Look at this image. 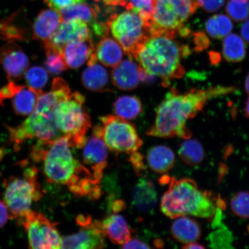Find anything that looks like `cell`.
<instances>
[{
	"mask_svg": "<svg viewBox=\"0 0 249 249\" xmlns=\"http://www.w3.org/2000/svg\"><path fill=\"white\" fill-rule=\"evenodd\" d=\"M39 142L33 149V158L42 161L43 173L49 182L66 185L78 197H100V183L73 157L66 136Z\"/></svg>",
	"mask_w": 249,
	"mask_h": 249,
	"instance_id": "obj_1",
	"label": "cell"
},
{
	"mask_svg": "<svg viewBox=\"0 0 249 249\" xmlns=\"http://www.w3.org/2000/svg\"><path fill=\"white\" fill-rule=\"evenodd\" d=\"M235 91L234 87L223 86L192 89L185 93L172 89L159 105L154 124L146 134L158 138L188 139L191 133L186 126L187 121L196 116L208 101Z\"/></svg>",
	"mask_w": 249,
	"mask_h": 249,
	"instance_id": "obj_2",
	"label": "cell"
},
{
	"mask_svg": "<svg viewBox=\"0 0 249 249\" xmlns=\"http://www.w3.org/2000/svg\"><path fill=\"white\" fill-rule=\"evenodd\" d=\"M188 46H182L167 36H149L139 52L136 60L149 74L162 79L164 86L171 80L185 73L180 61L189 54Z\"/></svg>",
	"mask_w": 249,
	"mask_h": 249,
	"instance_id": "obj_3",
	"label": "cell"
},
{
	"mask_svg": "<svg viewBox=\"0 0 249 249\" xmlns=\"http://www.w3.org/2000/svg\"><path fill=\"white\" fill-rule=\"evenodd\" d=\"M160 208L165 215L171 219L190 215L210 219L215 216L218 210L211 195L201 191L195 180L188 178H170Z\"/></svg>",
	"mask_w": 249,
	"mask_h": 249,
	"instance_id": "obj_4",
	"label": "cell"
},
{
	"mask_svg": "<svg viewBox=\"0 0 249 249\" xmlns=\"http://www.w3.org/2000/svg\"><path fill=\"white\" fill-rule=\"evenodd\" d=\"M85 97L73 92L59 102L54 109V120L62 135L67 137L71 147L82 148L86 142V134L91 127V120L83 107Z\"/></svg>",
	"mask_w": 249,
	"mask_h": 249,
	"instance_id": "obj_5",
	"label": "cell"
},
{
	"mask_svg": "<svg viewBox=\"0 0 249 249\" xmlns=\"http://www.w3.org/2000/svg\"><path fill=\"white\" fill-rule=\"evenodd\" d=\"M196 0H157L148 32L150 36H167L174 38L181 34L183 23L197 11Z\"/></svg>",
	"mask_w": 249,
	"mask_h": 249,
	"instance_id": "obj_6",
	"label": "cell"
},
{
	"mask_svg": "<svg viewBox=\"0 0 249 249\" xmlns=\"http://www.w3.org/2000/svg\"><path fill=\"white\" fill-rule=\"evenodd\" d=\"M37 174L36 167H30L23 177L12 176L4 180V202L12 217L20 219L30 210L33 202L42 197Z\"/></svg>",
	"mask_w": 249,
	"mask_h": 249,
	"instance_id": "obj_7",
	"label": "cell"
},
{
	"mask_svg": "<svg viewBox=\"0 0 249 249\" xmlns=\"http://www.w3.org/2000/svg\"><path fill=\"white\" fill-rule=\"evenodd\" d=\"M54 111H34L24 122L14 127L7 126L9 142L16 150H18L27 140L38 139L48 142L63 136L57 128L54 120Z\"/></svg>",
	"mask_w": 249,
	"mask_h": 249,
	"instance_id": "obj_8",
	"label": "cell"
},
{
	"mask_svg": "<svg viewBox=\"0 0 249 249\" xmlns=\"http://www.w3.org/2000/svg\"><path fill=\"white\" fill-rule=\"evenodd\" d=\"M107 25L124 53L136 60L140 49L150 36L143 21L138 15L127 11L111 17Z\"/></svg>",
	"mask_w": 249,
	"mask_h": 249,
	"instance_id": "obj_9",
	"label": "cell"
},
{
	"mask_svg": "<svg viewBox=\"0 0 249 249\" xmlns=\"http://www.w3.org/2000/svg\"><path fill=\"white\" fill-rule=\"evenodd\" d=\"M101 121L99 128L102 138L111 151L131 154L142 147V140L132 124L111 115L102 117Z\"/></svg>",
	"mask_w": 249,
	"mask_h": 249,
	"instance_id": "obj_10",
	"label": "cell"
},
{
	"mask_svg": "<svg viewBox=\"0 0 249 249\" xmlns=\"http://www.w3.org/2000/svg\"><path fill=\"white\" fill-rule=\"evenodd\" d=\"M20 221L27 233L30 248H62V238L55 223L44 214L30 210L20 218Z\"/></svg>",
	"mask_w": 249,
	"mask_h": 249,
	"instance_id": "obj_11",
	"label": "cell"
},
{
	"mask_svg": "<svg viewBox=\"0 0 249 249\" xmlns=\"http://www.w3.org/2000/svg\"><path fill=\"white\" fill-rule=\"evenodd\" d=\"M83 161L91 168L92 176L100 183L107 164V147L103 140L99 125L93 129V135L83 146Z\"/></svg>",
	"mask_w": 249,
	"mask_h": 249,
	"instance_id": "obj_12",
	"label": "cell"
},
{
	"mask_svg": "<svg viewBox=\"0 0 249 249\" xmlns=\"http://www.w3.org/2000/svg\"><path fill=\"white\" fill-rule=\"evenodd\" d=\"M82 227L79 232L62 238L61 249H99L105 247L107 234L102 222L92 220Z\"/></svg>",
	"mask_w": 249,
	"mask_h": 249,
	"instance_id": "obj_13",
	"label": "cell"
},
{
	"mask_svg": "<svg viewBox=\"0 0 249 249\" xmlns=\"http://www.w3.org/2000/svg\"><path fill=\"white\" fill-rule=\"evenodd\" d=\"M29 65L26 54L13 40L0 48V67L4 70L10 82L22 77Z\"/></svg>",
	"mask_w": 249,
	"mask_h": 249,
	"instance_id": "obj_14",
	"label": "cell"
},
{
	"mask_svg": "<svg viewBox=\"0 0 249 249\" xmlns=\"http://www.w3.org/2000/svg\"><path fill=\"white\" fill-rule=\"evenodd\" d=\"M90 38L91 30L88 24L82 20L74 19L61 22L48 41L62 51L63 47L68 43Z\"/></svg>",
	"mask_w": 249,
	"mask_h": 249,
	"instance_id": "obj_15",
	"label": "cell"
},
{
	"mask_svg": "<svg viewBox=\"0 0 249 249\" xmlns=\"http://www.w3.org/2000/svg\"><path fill=\"white\" fill-rule=\"evenodd\" d=\"M129 58L121 61L111 71V80L114 85L121 90H132L136 88L140 82L139 68L134 58Z\"/></svg>",
	"mask_w": 249,
	"mask_h": 249,
	"instance_id": "obj_16",
	"label": "cell"
},
{
	"mask_svg": "<svg viewBox=\"0 0 249 249\" xmlns=\"http://www.w3.org/2000/svg\"><path fill=\"white\" fill-rule=\"evenodd\" d=\"M95 51L91 38L67 43L62 48V54L68 67L77 69L88 61Z\"/></svg>",
	"mask_w": 249,
	"mask_h": 249,
	"instance_id": "obj_17",
	"label": "cell"
},
{
	"mask_svg": "<svg viewBox=\"0 0 249 249\" xmlns=\"http://www.w3.org/2000/svg\"><path fill=\"white\" fill-rule=\"evenodd\" d=\"M88 67L84 71L82 82L87 89L93 92L105 91L108 83L107 71L98 63L95 51L91 55L88 61Z\"/></svg>",
	"mask_w": 249,
	"mask_h": 249,
	"instance_id": "obj_18",
	"label": "cell"
},
{
	"mask_svg": "<svg viewBox=\"0 0 249 249\" xmlns=\"http://www.w3.org/2000/svg\"><path fill=\"white\" fill-rule=\"evenodd\" d=\"M61 22L58 11L50 9L40 12L33 25V38L43 42L47 41L51 39Z\"/></svg>",
	"mask_w": 249,
	"mask_h": 249,
	"instance_id": "obj_19",
	"label": "cell"
},
{
	"mask_svg": "<svg viewBox=\"0 0 249 249\" xmlns=\"http://www.w3.org/2000/svg\"><path fill=\"white\" fill-rule=\"evenodd\" d=\"M171 227L173 237L183 245L197 242L201 236V229L195 220L187 216L176 218Z\"/></svg>",
	"mask_w": 249,
	"mask_h": 249,
	"instance_id": "obj_20",
	"label": "cell"
},
{
	"mask_svg": "<svg viewBox=\"0 0 249 249\" xmlns=\"http://www.w3.org/2000/svg\"><path fill=\"white\" fill-rule=\"evenodd\" d=\"M157 199L154 183L148 179H140L132 193L133 203L137 209L142 213H150L154 209Z\"/></svg>",
	"mask_w": 249,
	"mask_h": 249,
	"instance_id": "obj_21",
	"label": "cell"
},
{
	"mask_svg": "<svg viewBox=\"0 0 249 249\" xmlns=\"http://www.w3.org/2000/svg\"><path fill=\"white\" fill-rule=\"evenodd\" d=\"M124 50L116 40L105 37L95 49L98 60L105 66L114 68L123 61Z\"/></svg>",
	"mask_w": 249,
	"mask_h": 249,
	"instance_id": "obj_22",
	"label": "cell"
},
{
	"mask_svg": "<svg viewBox=\"0 0 249 249\" xmlns=\"http://www.w3.org/2000/svg\"><path fill=\"white\" fill-rule=\"evenodd\" d=\"M102 223L106 234L114 244L124 245L131 239V232L123 216L111 214Z\"/></svg>",
	"mask_w": 249,
	"mask_h": 249,
	"instance_id": "obj_23",
	"label": "cell"
},
{
	"mask_svg": "<svg viewBox=\"0 0 249 249\" xmlns=\"http://www.w3.org/2000/svg\"><path fill=\"white\" fill-rule=\"evenodd\" d=\"M147 159L150 169L160 174L168 172L176 162L175 154L172 149L164 145L155 146L149 149Z\"/></svg>",
	"mask_w": 249,
	"mask_h": 249,
	"instance_id": "obj_24",
	"label": "cell"
},
{
	"mask_svg": "<svg viewBox=\"0 0 249 249\" xmlns=\"http://www.w3.org/2000/svg\"><path fill=\"white\" fill-rule=\"evenodd\" d=\"M43 92L24 86L12 98L15 113L21 116H29L35 109L39 96Z\"/></svg>",
	"mask_w": 249,
	"mask_h": 249,
	"instance_id": "obj_25",
	"label": "cell"
},
{
	"mask_svg": "<svg viewBox=\"0 0 249 249\" xmlns=\"http://www.w3.org/2000/svg\"><path fill=\"white\" fill-rule=\"evenodd\" d=\"M59 12L61 15L62 22L78 19L83 21L91 27L98 22L96 21L97 12L96 9L84 2L65 8Z\"/></svg>",
	"mask_w": 249,
	"mask_h": 249,
	"instance_id": "obj_26",
	"label": "cell"
},
{
	"mask_svg": "<svg viewBox=\"0 0 249 249\" xmlns=\"http://www.w3.org/2000/svg\"><path fill=\"white\" fill-rule=\"evenodd\" d=\"M223 54L226 60L230 62L244 60L247 54L244 39L237 34H229L223 40Z\"/></svg>",
	"mask_w": 249,
	"mask_h": 249,
	"instance_id": "obj_27",
	"label": "cell"
},
{
	"mask_svg": "<svg viewBox=\"0 0 249 249\" xmlns=\"http://www.w3.org/2000/svg\"><path fill=\"white\" fill-rule=\"evenodd\" d=\"M142 110V102L135 96H121L114 104V111L116 116L126 120L135 119Z\"/></svg>",
	"mask_w": 249,
	"mask_h": 249,
	"instance_id": "obj_28",
	"label": "cell"
},
{
	"mask_svg": "<svg viewBox=\"0 0 249 249\" xmlns=\"http://www.w3.org/2000/svg\"><path fill=\"white\" fill-rule=\"evenodd\" d=\"M178 154L180 159L187 165L196 166L203 161L205 152L200 142L188 139L180 145Z\"/></svg>",
	"mask_w": 249,
	"mask_h": 249,
	"instance_id": "obj_29",
	"label": "cell"
},
{
	"mask_svg": "<svg viewBox=\"0 0 249 249\" xmlns=\"http://www.w3.org/2000/svg\"><path fill=\"white\" fill-rule=\"evenodd\" d=\"M205 29L213 38L222 39L231 33L233 24L228 16L217 14L208 18Z\"/></svg>",
	"mask_w": 249,
	"mask_h": 249,
	"instance_id": "obj_30",
	"label": "cell"
},
{
	"mask_svg": "<svg viewBox=\"0 0 249 249\" xmlns=\"http://www.w3.org/2000/svg\"><path fill=\"white\" fill-rule=\"evenodd\" d=\"M157 0H127L124 7L133 12L144 23L148 31L152 21Z\"/></svg>",
	"mask_w": 249,
	"mask_h": 249,
	"instance_id": "obj_31",
	"label": "cell"
},
{
	"mask_svg": "<svg viewBox=\"0 0 249 249\" xmlns=\"http://www.w3.org/2000/svg\"><path fill=\"white\" fill-rule=\"evenodd\" d=\"M46 51L47 70L52 74H58L68 69L62 50L55 48L48 40L43 42Z\"/></svg>",
	"mask_w": 249,
	"mask_h": 249,
	"instance_id": "obj_32",
	"label": "cell"
},
{
	"mask_svg": "<svg viewBox=\"0 0 249 249\" xmlns=\"http://www.w3.org/2000/svg\"><path fill=\"white\" fill-rule=\"evenodd\" d=\"M29 35L26 29L14 22V17L0 21V38L26 40L29 38Z\"/></svg>",
	"mask_w": 249,
	"mask_h": 249,
	"instance_id": "obj_33",
	"label": "cell"
},
{
	"mask_svg": "<svg viewBox=\"0 0 249 249\" xmlns=\"http://www.w3.org/2000/svg\"><path fill=\"white\" fill-rule=\"evenodd\" d=\"M226 11L228 17L236 22L247 20L249 17V0H229Z\"/></svg>",
	"mask_w": 249,
	"mask_h": 249,
	"instance_id": "obj_34",
	"label": "cell"
},
{
	"mask_svg": "<svg viewBox=\"0 0 249 249\" xmlns=\"http://www.w3.org/2000/svg\"><path fill=\"white\" fill-rule=\"evenodd\" d=\"M231 210L236 216L249 219V192L243 191L233 196L231 202Z\"/></svg>",
	"mask_w": 249,
	"mask_h": 249,
	"instance_id": "obj_35",
	"label": "cell"
},
{
	"mask_svg": "<svg viewBox=\"0 0 249 249\" xmlns=\"http://www.w3.org/2000/svg\"><path fill=\"white\" fill-rule=\"evenodd\" d=\"M25 74V79L28 86L34 89L40 90L48 82V74L42 67H33L27 71Z\"/></svg>",
	"mask_w": 249,
	"mask_h": 249,
	"instance_id": "obj_36",
	"label": "cell"
},
{
	"mask_svg": "<svg viewBox=\"0 0 249 249\" xmlns=\"http://www.w3.org/2000/svg\"><path fill=\"white\" fill-rule=\"evenodd\" d=\"M23 86L18 85L13 82H10L7 85L2 87L0 89V104L6 99H12L16 93L22 89Z\"/></svg>",
	"mask_w": 249,
	"mask_h": 249,
	"instance_id": "obj_37",
	"label": "cell"
},
{
	"mask_svg": "<svg viewBox=\"0 0 249 249\" xmlns=\"http://www.w3.org/2000/svg\"><path fill=\"white\" fill-rule=\"evenodd\" d=\"M196 1L199 7L209 13L219 11L225 3V0H196Z\"/></svg>",
	"mask_w": 249,
	"mask_h": 249,
	"instance_id": "obj_38",
	"label": "cell"
},
{
	"mask_svg": "<svg viewBox=\"0 0 249 249\" xmlns=\"http://www.w3.org/2000/svg\"><path fill=\"white\" fill-rule=\"evenodd\" d=\"M85 1V0H46L50 7L58 12L65 8Z\"/></svg>",
	"mask_w": 249,
	"mask_h": 249,
	"instance_id": "obj_39",
	"label": "cell"
},
{
	"mask_svg": "<svg viewBox=\"0 0 249 249\" xmlns=\"http://www.w3.org/2000/svg\"><path fill=\"white\" fill-rule=\"evenodd\" d=\"M130 161L132 163L136 173L140 174L145 169V165L143 162V157L138 152H133L130 157Z\"/></svg>",
	"mask_w": 249,
	"mask_h": 249,
	"instance_id": "obj_40",
	"label": "cell"
},
{
	"mask_svg": "<svg viewBox=\"0 0 249 249\" xmlns=\"http://www.w3.org/2000/svg\"><path fill=\"white\" fill-rule=\"evenodd\" d=\"M11 218L7 205L4 201L0 200V228L4 226Z\"/></svg>",
	"mask_w": 249,
	"mask_h": 249,
	"instance_id": "obj_41",
	"label": "cell"
},
{
	"mask_svg": "<svg viewBox=\"0 0 249 249\" xmlns=\"http://www.w3.org/2000/svg\"><path fill=\"white\" fill-rule=\"evenodd\" d=\"M123 249H149L151 248L144 242L136 239H130L125 244L123 245Z\"/></svg>",
	"mask_w": 249,
	"mask_h": 249,
	"instance_id": "obj_42",
	"label": "cell"
},
{
	"mask_svg": "<svg viewBox=\"0 0 249 249\" xmlns=\"http://www.w3.org/2000/svg\"><path fill=\"white\" fill-rule=\"evenodd\" d=\"M241 34L242 38L249 44V20L242 25Z\"/></svg>",
	"mask_w": 249,
	"mask_h": 249,
	"instance_id": "obj_43",
	"label": "cell"
},
{
	"mask_svg": "<svg viewBox=\"0 0 249 249\" xmlns=\"http://www.w3.org/2000/svg\"><path fill=\"white\" fill-rule=\"evenodd\" d=\"M127 0H103L106 5L125 6Z\"/></svg>",
	"mask_w": 249,
	"mask_h": 249,
	"instance_id": "obj_44",
	"label": "cell"
},
{
	"mask_svg": "<svg viewBox=\"0 0 249 249\" xmlns=\"http://www.w3.org/2000/svg\"><path fill=\"white\" fill-rule=\"evenodd\" d=\"M205 248L203 245L197 244V242H193L191 244L184 245L183 249H205Z\"/></svg>",
	"mask_w": 249,
	"mask_h": 249,
	"instance_id": "obj_45",
	"label": "cell"
},
{
	"mask_svg": "<svg viewBox=\"0 0 249 249\" xmlns=\"http://www.w3.org/2000/svg\"><path fill=\"white\" fill-rule=\"evenodd\" d=\"M245 113V116L249 118V97L248 99L247 103H246Z\"/></svg>",
	"mask_w": 249,
	"mask_h": 249,
	"instance_id": "obj_46",
	"label": "cell"
},
{
	"mask_svg": "<svg viewBox=\"0 0 249 249\" xmlns=\"http://www.w3.org/2000/svg\"><path fill=\"white\" fill-rule=\"evenodd\" d=\"M245 89L246 91L247 92L248 94H249V73L248 76L247 77V79L245 80Z\"/></svg>",
	"mask_w": 249,
	"mask_h": 249,
	"instance_id": "obj_47",
	"label": "cell"
}]
</instances>
